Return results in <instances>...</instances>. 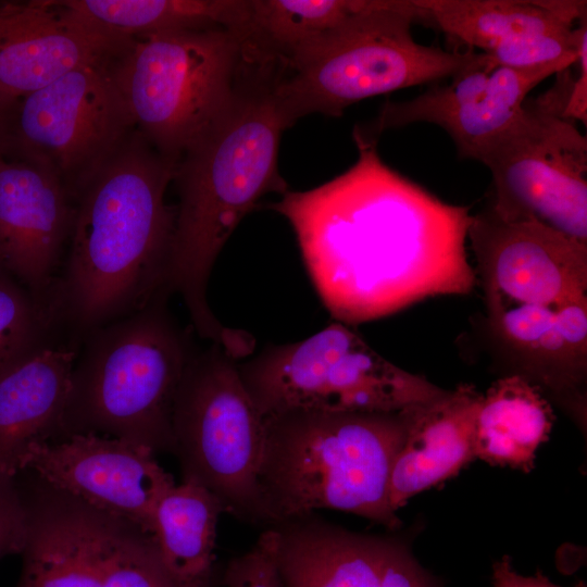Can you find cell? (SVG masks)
Here are the masks:
<instances>
[{"instance_id":"4","label":"cell","mask_w":587,"mask_h":587,"mask_svg":"<svg viewBox=\"0 0 587 587\" xmlns=\"http://www.w3.org/2000/svg\"><path fill=\"white\" fill-rule=\"evenodd\" d=\"M411 408L264 416L259 486L268 526L332 509L398 529L401 521L390 507L388 488Z\"/></svg>"},{"instance_id":"13","label":"cell","mask_w":587,"mask_h":587,"mask_svg":"<svg viewBox=\"0 0 587 587\" xmlns=\"http://www.w3.org/2000/svg\"><path fill=\"white\" fill-rule=\"evenodd\" d=\"M467 239L487 313L587 301V243L535 221H503L487 205L471 215Z\"/></svg>"},{"instance_id":"19","label":"cell","mask_w":587,"mask_h":587,"mask_svg":"<svg viewBox=\"0 0 587 587\" xmlns=\"http://www.w3.org/2000/svg\"><path fill=\"white\" fill-rule=\"evenodd\" d=\"M49 489L29 503L16 587H103L108 557L125 524Z\"/></svg>"},{"instance_id":"25","label":"cell","mask_w":587,"mask_h":587,"mask_svg":"<svg viewBox=\"0 0 587 587\" xmlns=\"http://www.w3.org/2000/svg\"><path fill=\"white\" fill-rule=\"evenodd\" d=\"M102 28L137 38L167 32L225 28L246 35L250 0H60Z\"/></svg>"},{"instance_id":"24","label":"cell","mask_w":587,"mask_h":587,"mask_svg":"<svg viewBox=\"0 0 587 587\" xmlns=\"http://www.w3.org/2000/svg\"><path fill=\"white\" fill-rule=\"evenodd\" d=\"M554 414L542 392L517 375L497 379L483 395L475 426V457L529 472L549 439Z\"/></svg>"},{"instance_id":"14","label":"cell","mask_w":587,"mask_h":587,"mask_svg":"<svg viewBox=\"0 0 587 587\" xmlns=\"http://www.w3.org/2000/svg\"><path fill=\"white\" fill-rule=\"evenodd\" d=\"M563 71L559 66L511 68L480 60L446 85L434 86L404 101L384 103L364 129L354 132L366 140L390 128L430 123L452 139L458 153L476 160L482 149L508 128L521 114L527 95L538 84Z\"/></svg>"},{"instance_id":"18","label":"cell","mask_w":587,"mask_h":587,"mask_svg":"<svg viewBox=\"0 0 587 587\" xmlns=\"http://www.w3.org/2000/svg\"><path fill=\"white\" fill-rule=\"evenodd\" d=\"M73 216L74 200L55 174L28 161L0 158V271L25 284L40 304Z\"/></svg>"},{"instance_id":"8","label":"cell","mask_w":587,"mask_h":587,"mask_svg":"<svg viewBox=\"0 0 587 587\" xmlns=\"http://www.w3.org/2000/svg\"><path fill=\"white\" fill-rule=\"evenodd\" d=\"M237 362L216 342L192 351L174 401L172 453L183 482L211 491L237 520L267 527L259 486L264 416Z\"/></svg>"},{"instance_id":"21","label":"cell","mask_w":587,"mask_h":587,"mask_svg":"<svg viewBox=\"0 0 587 587\" xmlns=\"http://www.w3.org/2000/svg\"><path fill=\"white\" fill-rule=\"evenodd\" d=\"M75 361L39 347L0 376V473L16 477L34 446L60 438Z\"/></svg>"},{"instance_id":"28","label":"cell","mask_w":587,"mask_h":587,"mask_svg":"<svg viewBox=\"0 0 587 587\" xmlns=\"http://www.w3.org/2000/svg\"><path fill=\"white\" fill-rule=\"evenodd\" d=\"M276 547V529L265 527L249 550L227 562L221 584L224 587H283Z\"/></svg>"},{"instance_id":"11","label":"cell","mask_w":587,"mask_h":587,"mask_svg":"<svg viewBox=\"0 0 587 587\" xmlns=\"http://www.w3.org/2000/svg\"><path fill=\"white\" fill-rule=\"evenodd\" d=\"M110 66L76 68L14 101L5 157L51 171L73 200L136 129Z\"/></svg>"},{"instance_id":"3","label":"cell","mask_w":587,"mask_h":587,"mask_svg":"<svg viewBox=\"0 0 587 587\" xmlns=\"http://www.w3.org/2000/svg\"><path fill=\"white\" fill-rule=\"evenodd\" d=\"M272 85V84H271ZM271 85L241 89L227 113L178 160V192L166 289L178 294L198 335L242 353L248 334L223 326L208 303L213 265L240 221L270 192L284 195L278 172L288 127Z\"/></svg>"},{"instance_id":"6","label":"cell","mask_w":587,"mask_h":587,"mask_svg":"<svg viewBox=\"0 0 587 587\" xmlns=\"http://www.w3.org/2000/svg\"><path fill=\"white\" fill-rule=\"evenodd\" d=\"M411 0H366L349 24L271 86L288 127L309 114L341 116L370 97L452 78L475 65L473 49L446 51L416 42Z\"/></svg>"},{"instance_id":"27","label":"cell","mask_w":587,"mask_h":587,"mask_svg":"<svg viewBox=\"0 0 587 587\" xmlns=\"http://www.w3.org/2000/svg\"><path fill=\"white\" fill-rule=\"evenodd\" d=\"M103 587H176L151 538L125 525L108 557Z\"/></svg>"},{"instance_id":"1","label":"cell","mask_w":587,"mask_h":587,"mask_svg":"<svg viewBox=\"0 0 587 587\" xmlns=\"http://www.w3.org/2000/svg\"><path fill=\"white\" fill-rule=\"evenodd\" d=\"M359 157L346 172L271 209L296 235L323 304L357 324L477 284L466 253L470 208L449 204L386 165L376 141L353 132Z\"/></svg>"},{"instance_id":"26","label":"cell","mask_w":587,"mask_h":587,"mask_svg":"<svg viewBox=\"0 0 587 587\" xmlns=\"http://www.w3.org/2000/svg\"><path fill=\"white\" fill-rule=\"evenodd\" d=\"M43 307L0 271V376L38 346Z\"/></svg>"},{"instance_id":"22","label":"cell","mask_w":587,"mask_h":587,"mask_svg":"<svg viewBox=\"0 0 587 587\" xmlns=\"http://www.w3.org/2000/svg\"><path fill=\"white\" fill-rule=\"evenodd\" d=\"M411 1L419 21L485 54L529 35L572 32L587 17L586 1Z\"/></svg>"},{"instance_id":"9","label":"cell","mask_w":587,"mask_h":587,"mask_svg":"<svg viewBox=\"0 0 587 587\" xmlns=\"http://www.w3.org/2000/svg\"><path fill=\"white\" fill-rule=\"evenodd\" d=\"M237 366L263 416L297 410L399 412L447 390L386 360L337 321L303 340L266 346Z\"/></svg>"},{"instance_id":"29","label":"cell","mask_w":587,"mask_h":587,"mask_svg":"<svg viewBox=\"0 0 587 587\" xmlns=\"http://www.w3.org/2000/svg\"><path fill=\"white\" fill-rule=\"evenodd\" d=\"M30 508L15 477L0 473V559L21 554L29 532Z\"/></svg>"},{"instance_id":"10","label":"cell","mask_w":587,"mask_h":587,"mask_svg":"<svg viewBox=\"0 0 587 587\" xmlns=\"http://www.w3.org/2000/svg\"><path fill=\"white\" fill-rule=\"evenodd\" d=\"M476 161L492 176L487 207L509 222L535 221L587 243V139L545 92Z\"/></svg>"},{"instance_id":"16","label":"cell","mask_w":587,"mask_h":587,"mask_svg":"<svg viewBox=\"0 0 587 587\" xmlns=\"http://www.w3.org/2000/svg\"><path fill=\"white\" fill-rule=\"evenodd\" d=\"M132 41L88 23L60 0L0 2V90L18 98L76 68L111 65Z\"/></svg>"},{"instance_id":"15","label":"cell","mask_w":587,"mask_h":587,"mask_svg":"<svg viewBox=\"0 0 587 587\" xmlns=\"http://www.w3.org/2000/svg\"><path fill=\"white\" fill-rule=\"evenodd\" d=\"M272 526L283 587H439L398 537L352 532L316 513Z\"/></svg>"},{"instance_id":"17","label":"cell","mask_w":587,"mask_h":587,"mask_svg":"<svg viewBox=\"0 0 587 587\" xmlns=\"http://www.w3.org/2000/svg\"><path fill=\"white\" fill-rule=\"evenodd\" d=\"M491 342L517 375L586 423L587 301L487 313Z\"/></svg>"},{"instance_id":"23","label":"cell","mask_w":587,"mask_h":587,"mask_svg":"<svg viewBox=\"0 0 587 587\" xmlns=\"http://www.w3.org/2000/svg\"><path fill=\"white\" fill-rule=\"evenodd\" d=\"M225 509L208 489L182 482L160 500L151 541L176 587H216V526Z\"/></svg>"},{"instance_id":"5","label":"cell","mask_w":587,"mask_h":587,"mask_svg":"<svg viewBox=\"0 0 587 587\" xmlns=\"http://www.w3.org/2000/svg\"><path fill=\"white\" fill-rule=\"evenodd\" d=\"M168 294L97 328L75 364L62 434H96L173 451L176 392L192 353L170 316Z\"/></svg>"},{"instance_id":"2","label":"cell","mask_w":587,"mask_h":587,"mask_svg":"<svg viewBox=\"0 0 587 587\" xmlns=\"http://www.w3.org/2000/svg\"><path fill=\"white\" fill-rule=\"evenodd\" d=\"M175 168L135 129L77 192L58 299L74 323L99 328L170 294Z\"/></svg>"},{"instance_id":"31","label":"cell","mask_w":587,"mask_h":587,"mask_svg":"<svg viewBox=\"0 0 587 587\" xmlns=\"http://www.w3.org/2000/svg\"><path fill=\"white\" fill-rule=\"evenodd\" d=\"M494 587H561L550 582L541 573L534 576L519 574L508 555H503L492 567ZM575 587H586L584 583H578Z\"/></svg>"},{"instance_id":"20","label":"cell","mask_w":587,"mask_h":587,"mask_svg":"<svg viewBox=\"0 0 587 587\" xmlns=\"http://www.w3.org/2000/svg\"><path fill=\"white\" fill-rule=\"evenodd\" d=\"M483 394L460 384L410 410L404 441L389 479V503L397 512L415 495L455 476L475 457V426Z\"/></svg>"},{"instance_id":"12","label":"cell","mask_w":587,"mask_h":587,"mask_svg":"<svg viewBox=\"0 0 587 587\" xmlns=\"http://www.w3.org/2000/svg\"><path fill=\"white\" fill-rule=\"evenodd\" d=\"M49 488L151 538L157 507L176 484L149 448L96 434L34 446L23 470Z\"/></svg>"},{"instance_id":"30","label":"cell","mask_w":587,"mask_h":587,"mask_svg":"<svg viewBox=\"0 0 587 587\" xmlns=\"http://www.w3.org/2000/svg\"><path fill=\"white\" fill-rule=\"evenodd\" d=\"M578 74L574 76L569 100L566 102L563 118L572 122L579 121L587 125V38H585L579 48Z\"/></svg>"},{"instance_id":"32","label":"cell","mask_w":587,"mask_h":587,"mask_svg":"<svg viewBox=\"0 0 587 587\" xmlns=\"http://www.w3.org/2000/svg\"><path fill=\"white\" fill-rule=\"evenodd\" d=\"M15 98L0 90V158L5 157Z\"/></svg>"},{"instance_id":"7","label":"cell","mask_w":587,"mask_h":587,"mask_svg":"<svg viewBox=\"0 0 587 587\" xmlns=\"http://www.w3.org/2000/svg\"><path fill=\"white\" fill-rule=\"evenodd\" d=\"M243 36L225 28L133 38L111 64L135 128L177 164L234 104Z\"/></svg>"}]
</instances>
